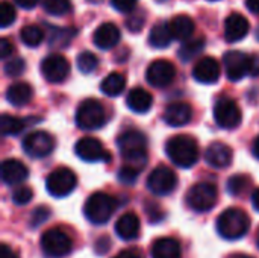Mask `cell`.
Masks as SVG:
<instances>
[{"instance_id":"836d02e7","label":"cell","mask_w":259,"mask_h":258,"mask_svg":"<svg viewBox=\"0 0 259 258\" xmlns=\"http://www.w3.org/2000/svg\"><path fill=\"white\" fill-rule=\"evenodd\" d=\"M250 184L252 181L247 175H234L228 181V192L232 196H240L250 187Z\"/></svg>"},{"instance_id":"60d3db41","label":"cell","mask_w":259,"mask_h":258,"mask_svg":"<svg viewBox=\"0 0 259 258\" xmlns=\"http://www.w3.org/2000/svg\"><path fill=\"white\" fill-rule=\"evenodd\" d=\"M144 23H146V14L143 11H137V12H134V15H131L126 20V27L131 32H140L143 29Z\"/></svg>"},{"instance_id":"e575fe53","label":"cell","mask_w":259,"mask_h":258,"mask_svg":"<svg viewBox=\"0 0 259 258\" xmlns=\"http://www.w3.org/2000/svg\"><path fill=\"white\" fill-rule=\"evenodd\" d=\"M76 64H77V68L80 73L88 75L96 70V67L99 65V59L93 52H82L77 55Z\"/></svg>"},{"instance_id":"8992f818","label":"cell","mask_w":259,"mask_h":258,"mask_svg":"<svg viewBox=\"0 0 259 258\" xmlns=\"http://www.w3.org/2000/svg\"><path fill=\"white\" fill-rule=\"evenodd\" d=\"M217 201H219V192L214 184H208V182H199L193 186L185 198L187 205L197 213H205L212 210Z\"/></svg>"},{"instance_id":"30bf717a","label":"cell","mask_w":259,"mask_h":258,"mask_svg":"<svg viewBox=\"0 0 259 258\" xmlns=\"http://www.w3.org/2000/svg\"><path fill=\"white\" fill-rule=\"evenodd\" d=\"M214 119L217 125L223 129H235L243 120L241 109L238 103L231 97H223L214 105Z\"/></svg>"},{"instance_id":"ac0fdd59","label":"cell","mask_w":259,"mask_h":258,"mask_svg":"<svg viewBox=\"0 0 259 258\" xmlns=\"http://www.w3.org/2000/svg\"><path fill=\"white\" fill-rule=\"evenodd\" d=\"M0 176L6 186H17L29 176V170L21 161L15 158H9L2 163Z\"/></svg>"},{"instance_id":"f35d334b","label":"cell","mask_w":259,"mask_h":258,"mask_svg":"<svg viewBox=\"0 0 259 258\" xmlns=\"http://www.w3.org/2000/svg\"><path fill=\"white\" fill-rule=\"evenodd\" d=\"M24 68H26V62L21 58H12V59L6 61L5 62V67H3L5 75L6 76H11V78L20 76L24 71Z\"/></svg>"},{"instance_id":"cb8c5ba5","label":"cell","mask_w":259,"mask_h":258,"mask_svg":"<svg viewBox=\"0 0 259 258\" xmlns=\"http://www.w3.org/2000/svg\"><path fill=\"white\" fill-rule=\"evenodd\" d=\"M168 27H170L171 35H173V40L185 41V40L191 38V35L194 33L196 23L190 15L181 14V15H176L170 20Z\"/></svg>"},{"instance_id":"484cf974","label":"cell","mask_w":259,"mask_h":258,"mask_svg":"<svg viewBox=\"0 0 259 258\" xmlns=\"http://www.w3.org/2000/svg\"><path fill=\"white\" fill-rule=\"evenodd\" d=\"M33 96V90L27 82H15L8 87L6 99L14 106H24L30 102Z\"/></svg>"},{"instance_id":"52a82bcc","label":"cell","mask_w":259,"mask_h":258,"mask_svg":"<svg viewBox=\"0 0 259 258\" xmlns=\"http://www.w3.org/2000/svg\"><path fill=\"white\" fill-rule=\"evenodd\" d=\"M76 184H77V176L68 167L55 169L46 179L47 192L56 199L68 196L76 189Z\"/></svg>"},{"instance_id":"3957f363","label":"cell","mask_w":259,"mask_h":258,"mask_svg":"<svg viewBox=\"0 0 259 258\" xmlns=\"http://www.w3.org/2000/svg\"><path fill=\"white\" fill-rule=\"evenodd\" d=\"M250 219L241 208H228L217 219V231L226 240H238L247 234Z\"/></svg>"},{"instance_id":"ab89813d","label":"cell","mask_w":259,"mask_h":258,"mask_svg":"<svg viewBox=\"0 0 259 258\" xmlns=\"http://www.w3.org/2000/svg\"><path fill=\"white\" fill-rule=\"evenodd\" d=\"M50 214L52 213L47 207H38L36 210H33L30 214V222H29L30 228H38L39 225H42L50 217Z\"/></svg>"},{"instance_id":"f1b7e54d","label":"cell","mask_w":259,"mask_h":258,"mask_svg":"<svg viewBox=\"0 0 259 258\" xmlns=\"http://www.w3.org/2000/svg\"><path fill=\"white\" fill-rule=\"evenodd\" d=\"M27 120L26 119H20V117H14L9 114H3L0 119V131L3 137H9V135H17L20 134L26 126H27Z\"/></svg>"},{"instance_id":"603a6c76","label":"cell","mask_w":259,"mask_h":258,"mask_svg":"<svg viewBox=\"0 0 259 258\" xmlns=\"http://www.w3.org/2000/svg\"><path fill=\"white\" fill-rule=\"evenodd\" d=\"M126 105H127V108L131 111L138 113V114H144V113H147L152 108L153 97H152V94L147 90H144L141 87H137V88H132L127 93Z\"/></svg>"},{"instance_id":"d6a6232c","label":"cell","mask_w":259,"mask_h":258,"mask_svg":"<svg viewBox=\"0 0 259 258\" xmlns=\"http://www.w3.org/2000/svg\"><path fill=\"white\" fill-rule=\"evenodd\" d=\"M42 8L49 15L62 17L71 11V2L70 0H42Z\"/></svg>"},{"instance_id":"ffe728a7","label":"cell","mask_w":259,"mask_h":258,"mask_svg":"<svg viewBox=\"0 0 259 258\" xmlns=\"http://www.w3.org/2000/svg\"><path fill=\"white\" fill-rule=\"evenodd\" d=\"M162 117L167 125H170L173 128H181V126H185L187 123H190V120L193 117V109L185 102H175L165 108Z\"/></svg>"},{"instance_id":"11a10c76","label":"cell","mask_w":259,"mask_h":258,"mask_svg":"<svg viewBox=\"0 0 259 258\" xmlns=\"http://www.w3.org/2000/svg\"><path fill=\"white\" fill-rule=\"evenodd\" d=\"M234 258H253V257H249V255H237V257Z\"/></svg>"},{"instance_id":"74e56055","label":"cell","mask_w":259,"mask_h":258,"mask_svg":"<svg viewBox=\"0 0 259 258\" xmlns=\"http://www.w3.org/2000/svg\"><path fill=\"white\" fill-rule=\"evenodd\" d=\"M15 8L9 2H2L0 5V26L8 27L15 21Z\"/></svg>"},{"instance_id":"83f0119b","label":"cell","mask_w":259,"mask_h":258,"mask_svg":"<svg viewBox=\"0 0 259 258\" xmlns=\"http://www.w3.org/2000/svg\"><path fill=\"white\" fill-rule=\"evenodd\" d=\"M124 87H126V78H124V75H121L118 71L109 73L100 84L102 93L105 96H109V97L120 96L123 93Z\"/></svg>"},{"instance_id":"7c38bea8","label":"cell","mask_w":259,"mask_h":258,"mask_svg":"<svg viewBox=\"0 0 259 258\" xmlns=\"http://www.w3.org/2000/svg\"><path fill=\"white\" fill-rule=\"evenodd\" d=\"M176 78V67L173 62L167 59H156L153 61L146 71L147 82L155 88L168 87Z\"/></svg>"},{"instance_id":"277c9868","label":"cell","mask_w":259,"mask_h":258,"mask_svg":"<svg viewBox=\"0 0 259 258\" xmlns=\"http://www.w3.org/2000/svg\"><path fill=\"white\" fill-rule=\"evenodd\" d=\"M117 199L108 193L97 192L93 193L85 205H83V214L93 225H105L117 210Z\"/></svg>"},{"instance_id":"7dc6e473","label":"cell","mask_w":259,"mask_h":258,"mask_svg":"<svg viewBox=\"0 0 259 258\" xmlns=\"http://www.w3.org/2000/svg\"><path fill=\"white\" fill-rule=\"evenodd\" d=\"M249 75L253 76V78H258L259 76V53L250 56V70H249Z\"/></svg>"},{"instance_id":"8fae6325","label":"cell","mask_w":259,"mask_h":258,"mask_svg":"<svg viewBox=\"0 0 259 258\" xmlns=\"http://www.w3.org/2000/svg\"><path fill=\"white\" fill-rule=\"evenodd\" d=\"M55 149V138L46 131H35L24 137L23 151L30 158H44Z\"/></svg>"},{"instance_id":"9a60e30c","label":"cell","mask_w":259,"mask_h":258,"mask_svg":"<svg viewBox=\"0 0 259 258\" xmlns=\"http://www.w3.org/2000/svg\"><path fill=\"white\" fill-rule=\"evenodd\" d=\"M223 64L226 70V76L232 82L241 81L246 75H249L250 70V56L240 50H231L226 52L223 56Z\"/></svg>"},{"instance_id":"e0dca14e","label":"cell","mask_w":259,"mask_h":258,"mask_svg":"<svg viewBox=\"0 0 259 258\" xmlns=\"http://www.w3.org/2000/svg\"><path fill=\"white\" fill-rule=\"evenodd\" d=\"M249 20L240 12H232L225 21V40L228 43H237L249 33Z\"/></svg>"},{"instance_id":"bcb514c9","label":"cell","mask_w":259,"mask_h":258,"mask_svg":"<svg viewBox=\"0 0 259 258\" xmlns=\"http://www.w3.org/2000/svg\"><path fill=\"white\" fill-rule=\"evenodd\" d=\"M114 258H143V254L140 249L134 248V249H124V251L118 252Z\"/></svg>"},{"instance_id":"4dcf8cb0","label":"cell","mask_w":259,"mask_h":258,"mask_svg":"<svg viewBox=\"0 0 259 258\" xmlns=\"http://www.w3.org/2000/svg\"><path fill=\"white\" fill-rule=\"evenodd\" d=\"M50 30L49 43L52 47H67L76 35L74 29L71 27H50Z\"/></svg>"},{"instance_id":"6f0895ef","label":"cell","mask_w":259,"mask_h":258,"mask_svg":"<svg viewBox=\"0 0 259 258\" xmlns=\"http://www.w3.org/2000/svg\"><path fill=\"white\" fill-rule=\"evenodd\" d=\"M256 245H258V248H259V231H258V237H256Z\"/></svg>"},{"instance_id":"c3c4849f","label":"cell","mask_w":259,"mask_h":258,"mask_svg":"<svg viewBox=\"0 0 259 258\" xmlns=\"http://www.w3.org/2000/svg\"><path fill=\"white\" fill-rule=\"evenodd\" d=\"M0 258H18V255L8 246V245H2L0 246Z\"/></svg>"},{"instance_id":"9c48e42d","label":"cell","mask_w":259,"mask_h":258,"mask_svg":"<svg viewBox=\"0 0 259 258\" xmlns=\"http://www.w3.org/2000/svg\"><path fill=\"white\" fill-rule=\"evenodd\" d=\"M178 175L167 166L155 167L147 178V189L156 196H167L175 192Z\"/></svg>"},{"instance_id":"4316f807","label":"cell","mask_w":259,"mask_h":258,"mask_svg":"<svg viewBox=\"0 0 259 258\" xmlns=\"http://www.w3.org/2000/svg\"><path fill=\"white\" fill-rule=\"evenodd\" d=\"M173 40L168 23H156L149 33V44L155 49H165Z\"/></svg>"},{"instance_id":"f6af8a7d","label":"cell","mask_w":259,"mask_h":258,"mask_svg":"<svg viewBox=\"0 0 259 258\" xmlns=\"http://www.w3.org/2000/svg\"><path fill=\"white\" fill-rule=\"evenodd\" d=\"M12 52H14L12 43H11L8 38H2V40H0V58L6 59L9 55H12Z\"/></svg>"},{"instance_id":"ee69618b","label":"cell","mask_w":259,"mask_h":258,"mask_svg":"<svg viewBox=\"0 0 259 258\" xmlns=\"http://www.w3.org/2000/svg\"><path fill=\"white\" fill-rule=\"evenodd\" d=\"M147 207H150V208H146L150 220L152 222H161L164 217V213H161V208L158 205H153V204H147Z\"/></svg>"},{"instance_id":"4fadbf2b","label":"cell","mask_w":259,"mask_h":258,"mask_svg":"<svg viewBox=\"0 0 259 258\" xmlns=\"http://www.w3.org/2000/svg\"><path fill=\"white\" fill-rule=\"evenodd\" d=\"M74 152L82 161H88V163H96V161L109 163L111 161V154L103 148L102 141L94 137L80 138L74 146Z\"/></svg>"},{"instance_id":"ba28073f","label":"cell","mask_w":259,"mask_h":258,"mask_svg":"<svg viewBox=\"0 0 259 258\" xmlns=\"http://www.w3.org/2000/svg\"><path fill=\"white\" fill-rule=\"evenodd\" d=\"M73 242L67 233L59 228H50L41 236V249L47 257L61 258L71 252Z\"/></svg>"},{"instance_id":"5bb4252c","label":"cell","mask_w":259,"mask_h":258,"mask_svg":"<svg viewBox=\"0 0 259 258\" xmlns=\"http://www.w3.org/2000/svg\"><path fill=\"white\" fill-rule=\"evenodd\" d=\"M41 75L52 84H59L67 79L70 73V62L62 55H49L41 61Z\"/></svg>"},{"instance_id":"7bdbcfd3","label":"cell","mask_w":259,"mask_h":258,"mask_svg":"<svg viewBox=\"0 0 259 258\" xmlns=\"http://www.w3.org/2000/svg\"><path fill=\"white\" fill-rule=\"evenodd\" d=\"M109 249H111V240H109V237H100V239L96 242V252H97L99 255L108 254Z\"/></svg>"},{"instance_id":"9f6ffc18","label":"cell","mask_w":259,"mask_h":258,"mask_svg":"<svg viewBox=\"0 0 259 258\" xmlns=\"http://www.w3.org/2000/svg\"><path fill=\"white\" fill-rule=\"evenodd\" d=\"M256 40L259 41V26H258V29H256Z\"/></svg>"},{"instance_id":"44dd1931","label":"cell","mask_w":259,"mask_h":258,"mask_svg":"<svg viewBox=\"0 0 259 258\" xmlns=\"http://www.w3.org/2000/svg\"><path fill=\"white\" fill-rule=\"evenodd\" d=\"M205 160L214 169H225L232 163V151L228 144L217 141L209 144L205 152Z\"/></svg>"},{"instance_id":"7a4b0ae2","label":"cell","mask_w":259,"mask_h":258,"mask_svg":"<svg viewBox=\"0 0 259 258\" xmlns=\"http://www.w3.org/2000/svg\"><path fill=\"white\" fill-rule=\"evenodd\" d=\"M165 152L170 157V160L182 169L193 167L199 160L197 141L191 135L185 134L171 137L165 144Z\"/></svg>"},{"instance_id":"f546056e","label":"cell","mask_w":259,"mask_h":258,"mask_svg":"<svg viewBox=\"0 0 259 258\" xmlns=\"http://www.w3.org/2000/svg\"><path fill=\"white\" fill-rule=\"evenodd\" d=\"M205 47V38L199 36L194 40L187 41L185 44L181 46V49L178 50V56L184 61V62H190L191 59H194Z\"/></svg>"},{"instance_id":"7402d4cb","label":"cell","mask_w":259,"mask_h":258,"mask_svg":"<svg viewBox=\"0 0 259 258\" xmlns=\"http://www.w3.org/2000/svg\"><path fill=\"white\" fill-rule=\"evenodd\" d=\"M140 228H141V224H140V219H138V216L135 213L123 214L115 224L117 236L121 240H126V242L135 240L138 237V234H140Z\"/></svg>"},{"instance_id":"8d00e7d4","label":"cell","mask_w":259,"mask_h":258,"mask_svg":"<svg viewBox=\"0 0 259 258\" xmlns=\"http://www.w3.org/2000/svg\"><path fill=\"white\" fill-rule=\"evenodd\" d=\"M32 198H33V192L27 186H18L12 192V201L15 205H26L32 201Z\"/></svg>"},{"instance_id":"816d5d0a","label":"cell","mask_w":259,"mask_h":258,"mask_svg":"<svg viewBox=\"0 0 259 258\" xmlns=\"http://www.w3.org/2000/svg\"><path fill=\"white\" fill-rule=\"evenodd\" d=\"M252 204H253V207L259 211V189H256L253 192V195H252Z\"/></svg>"},{"instance_id":"f907efd6","label":"cell","mask_w":259,"mask_h":258,"mask_svg":"<svg viewBox=\"0 0 259 258\" xmlns=\"http://www.w3.org/2000/svg\"><path fill=\"white\" fill-rule=\"evenodd\" d=\"M246 6L252 14L259 15V0H246Z\"/></svg>"},{"instance_id":"680465c9","label":"cell","mask_w":259,"mask_h":258,"mask_svg":"<svg viewBox=\"0 0 259 258\" xmlns=\"http://www.w3.org/2000/svg\"><path fill=\"white\" fill-rule=\"evenodd\" d=\"M211 2H215V0H211Z\"/></svg>"},{"instance_id":"1f68e13d","label":"cell","mask_w":259,"mask_h":258,"mask_svg":"<svg viewBox=\"0 0 259 258\" xmlns=\"http://www.w3.org/2000/svg\"><path fill=\"white\" fill-rule=\"evenodd\" d=\"M20 38L27 47H38L44 40V32L35 24H27V26L21 27Z\"/></svg>"},{"instance_id":"6da1fadb","label":"cell","mask_w":259,"mask_h":258,"mask_svg":"<svg viewBox=\"0 0 259 258\" xmlns=\"http://www.w3.org/2000/svg\"><path fill=\"white\" fill-rule=\"evenodd\" d=\"M117 146L126 164L134 166L140 170L144 169V166L147 164V138L141 131H124L117 138Z\"/></svg>"},{"instance_id":"d6986e66","label":"cell","mask_w":259,"mask_h":258,"mask_svg":"<svg viewBox=\"0 0 259 258\" xmlns=\"http://www.w3.org/2000/svg\"><path fill=\"white\" fill-rule=\"evenodd\" d=\"M120 36V29L114 23H102L93 33V43L102 50H109L118 44Z\"/></svg>"},{"instance_id":"b9f144b4","label":"cell","mask_w":259,"mask_h":258,"mask_svg":"<svg viewBox=\"0 0 259 258\" xmlns=\"http://www.w3.org/2000/svg\"><path fill=\"white\" fill-rule=\"evenodd\" d=\"M138 0H111V5L118 12H132Z\"/></svg>"},{"instance_id":"f5cc1de1","label":"cell","mask_w":259,"mask_h":258,"mask_svg":"<svg viewBox=\"0 0 259 258\" xmlns=\"http://www.w3.org/2000/svg\"><path fill=\"white\" fill-rule=\"evenodd\" d=\"M253 155L259 160V137L255 140V143H253Z\"/></svg>"},{"instance_id":"681fc988","label":"cell","mask_w":259,"mask_h":258,"mask_svg":"<svg viewBox=\"0 0 259 258\" xmlns=\"http://www.w3.org/2000/svg\"><path fill=\"white\" fill-rule=\"evenodd\" d=\"M20 8H23V9H32V8H35L36 6V3H38V0H14Z\"/></svg>"},{"instance_id":"2e32d148","label":"cell","mask_w":259,"mask_h":258,"mask_svg":"<svg viewBox=\"0 0 259 258\" xmlns=\"http://www.w3.org/2000/svg\"><path fill=\"white\" fill-rule=\"evenodd\" d=\"M220 64L212 56H205L199 59L193 68V78L200 84H215L220 79Z\"/></svg>"},{"instance_id":"d590c367","label":"cell","mask_w":259,"mask_h":258,"mask_svg":"<svg viewBox=\"0 0 259 258\" xmlns=\"http://www.w3.org/2000/svg\"><path fill=\"white\" fill-rule=\"evenodd\" d=\"M141 170L134 167V166H129V164H124L120 170H118V181L124 186H134L140 176Z\"/></svg>"},{"instance_id":"5b68a950","label":"cell","mask_w":259,"mask_h":258,"mask_svg":"<svg viewBox=\"0 0 259 258\" xmlns=\"http://www.w3.org/2000/svg\"><path fill=\"white\" fill-rule=\"evenodd\" d=\"M106 114L103 105L96 99H85L76 111V123L83 131H94L105 125Z\"/></svg>"},{"instance_id":"db71d44e","label":"cell","mask_w":259,"mask_h":258,"mask_svg":"<svg viewBox=\"0 0 259 258\" xmlns=\"http://www.w3.org/2000/svg\"><path fill=\"white\" fill-rule=\"evenodd\" d=\"M90 3H102L103 0H88Z\"/></svg>"},{"instance_id":"d4e9b609","label":"cell","mask_w":259,"mask_h":258,"mask_svg":"<svg viewBox=\"0 0 259 258\" xmlns=\"http://www.w3.org/2000/svg\"><path fill=\"white\" fill-rule=\"evenodd\" d=\"M152 258H182V249L176 239L162 237L152 246Z\"/></svg>"}]
</instances>
